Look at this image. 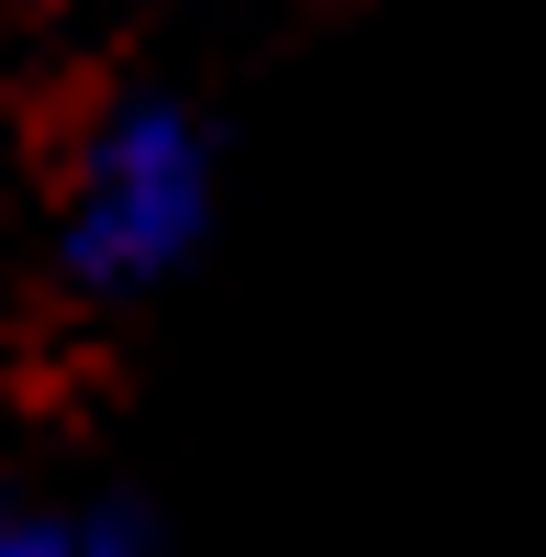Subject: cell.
<instances>
[{
  "mask_svg": "<svg viewBox=\"0 0 546 557\" xmlns=\"http://www.w3.org/2000/svg\"><path fill=\"white\" fill-rule=\"evenodd\" d=\"M212 223L201 123L167 101H123L67 157V268L89 290H157Z\"/></svg>",
  "mask_w": 546,
  "mask_h": 557,
  "instance_id": "obj_1",
  "label": "cell"
},
{
  "mask_svg": "<svg viewBox=\"0 0 546 557\" xmlns=\"http://www.w3.org/2000/svg\"><path fill=\"white\" fill-rule=\"evenodd\" d=\"M0 557H146L123 513L101 502H45V491H0Z\"/></svg>",
  "mask_w": 546,
  "mask_h": 557,
  "instance_id": "obj_2",
  "label": "cell"
}]
</instances>
